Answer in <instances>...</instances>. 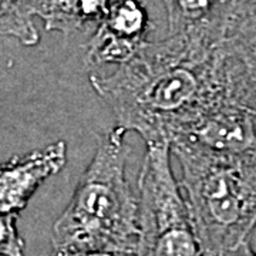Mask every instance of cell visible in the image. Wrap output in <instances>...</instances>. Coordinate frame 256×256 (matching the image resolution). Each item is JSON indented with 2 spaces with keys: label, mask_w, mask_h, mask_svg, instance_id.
<instances>
[{
  "label": "cell",
  "mask_w": 256,
  "mask_h": 256,
  "mask_svg": "<svg viewBox=\"0 0 256 256\" xmlns=\"http://www.w3.org/2000/svg\"><path fill=\"white\" fill-rule=\"evenodd\" d=\"M92 90L114 114L117 127L146 144L171 146L196 120L220 102L256 107L245 73L216 47L180 36L146 42L137 56L110 76H90Z\"/></svg>",
  "instance_id": "obj_1"
},
{
  "label": "cell",
  "mask_w": 256,
  "mask_h": 256,
  "mask_svg": "<svg viewBox=\"0 0 256 256\" xmlns=\"http://www.w3.org/2000/svg\"><path fill=\"white\" fill-rule=\"evenodd\" d=\"M126 136L127 131L116 126L100 138L72 200L54 222V250L137 252L140 195L126 174Z\"/></svg>",
  "instance_id": "obj_2"
},
{
  "label": "cell",
  "mask_w": 256,
  "mask_h": 256,
  "mask_svg": "<svg viewBox=\"0 0 256 256\" xmlns=\"http://www.w3.org/2000/svg\"><path fill=\"white\" fill-rule=\"evenodd\" d=\"M171 151L182 170L178 182L202 255L249 240L256 226V148L229 152L176 142Z\"/></svg>",
  "instance_id": "obj_3"
},
{
  "label": "cell",
  "mask_w": 256,
  "mask_h": 256,
  "mask_svg": "<svg viewBox=\"0 0 256 256\" xmlns=\"http://www.w3.org/2000/svg\"><path fill=\"white\" fill-rule=\"evenodd\" d=\"M171 146L146 144L138 176V256H204L170 162Z\"/></svg>",
  "instance_id": "obj_4"
},
{
  "label": "cell",
  "mask_w": 256,
  "mask_h": 256,
  "mask_svg": "<svg viewBox=\"0 0 256 256\" xmlns=\"http://www.w3.org/2000/svg\"><path fill=\"white\" fill-rule=\"evenodd\" d=\"M151 22L140 0H112L86 46L87 66L121 64L132 60L148 42Z\"/></svg>",
  "instance_id": "obj_5"
},
{
  "label": "cell",
  "mask_w": 256,
  "mask_h": 256,
  "mask_svg": "<svg viewBox=\"0 0 256 256\" xmlns=\"http://www.w3.org/2000/svg\"><path fill=\"white\" fill-rule=\"evenodd\" d=\"M176 142L229 152L256 148V107L238 100L220 102L202 114L172 144Z\"/></svg>",
  "instance_id": "obj_6"
},
{
  "label": "cell",
  "mask_w": 256,
  "mask_h": 256,
  "mask_svg": "<svg viewBox=\"0 0 256 256\" xmlns=\"http://www.w3.org/2000/svg\"><path fill=\"white\" fill-rule=\"evenodd\" d=\"M67 162L63 140L0 162V214H18L26 208L38 186L58 174Z\"/></svg>",
  "instance_id": "obj_7"
},
{
  "label": "cell",
  "mask_w": 256,
  "mask_h": 256,
  "mask_svg": "<svg viewBox=\"0 0 256 256\" xmlns=\"http://www.w3.org/2000/svg\"><path fill=\"white\" fill-rule=\"evenodd\" d=\"M230 2L232 0H164L168 34L184 37L210 48L216 47Z\"/></svg>",
  "instance_id": "obj_8"
},
{
  "label": "cell",
  "mask_w": 256,
  "mask_h": 256,
  "mask_svg": "<svg viewBox=\"0 0 256 256\" xmlns=\"http://www.w3.org/2000/svg\"><path fill=\"white\" fill-rule=\"evenodd\" d=\"M216 47L244 68L256 90V0L230 2Z\"/></svg>",
  "instance_id": "obj_9"
},
{
  "label": "cell",
  "mask_w": 256,
  "mask_h": 256,
  "mask_svg": "<svg viewBox=\"0 0 256 256\" xmlns=\"http://www.w3.org/2000/svg\"><path fill=\"white\" fill-rule=\"evenodd\" d=\"M111 3L112 0H33V8L47 32L72 36L97 28Z\"/></svg>",
  "instance_id": "obj_10"
},
{
  "label": "cell",
  "mask_w": 256,
  "mask_h": 256,
  "mask_svg": "<svg viewBox=\"0 0 256 256\" xmlns=\"http://www.w3.org/2000/svg\"><path fill=\"white\" fill-rule=\"evenodd\" d=\"M33 18V0H0V36L14 37L24 46H36L40 34Z\"/></svg>",
  "instance_id": "obj_11"
},
{
  "label": "cell",
  "mask_w": 256,
  "mask_h": 256,
  "mask_svg": "<svg viewBox=\"0 0 256 256\" xmlns=\"http://www.w3.org/2000/svg\"><path fill=\"white\" fill-rule=\"evenodd\" d=\"M18 218V214H0V256H26Z\"/></svg>",
  "instance_id": "obj_12"
},
{
  "label": "cell",
  "mask_w": 256,
  "mask_h": 256,
  "mask_svg": "<svg viewBox=\"0 0 256 256\" xmlns=\"http://www.w3.org/2000/svg\"><path fill=\"white\" fill-rule=\"evenodd\" d=\"M52 256H138L130 252H112V250H82V252H64V250H54Z\"/></svg>",
  "instance_id": "obj_13"
},
{
  "label": "cell",
  "mask_w": 256,
  "mask_h": 256,
  "mask_svg": "<svg viewBox=\"0 0 256 256\" xmlns=\"http://www.w3.org/2000/svg\"><path fill=\"white\" fill-rule=\"evenodd\" d=\"M218 256H256V254L250 246V242L246 240V242H244L242 245H239L235 249H230L228 252H224V254H220Z\"/></svg>",
  "instance_id": "obj_14"
}]
</instances>
